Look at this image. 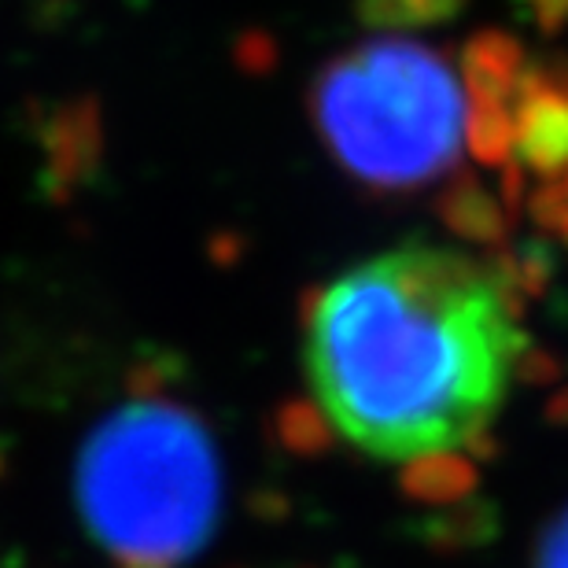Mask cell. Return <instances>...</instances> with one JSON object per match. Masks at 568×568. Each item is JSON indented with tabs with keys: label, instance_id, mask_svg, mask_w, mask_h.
I'll return each mask as SVG.
<instances>
[{
	"label": "cell",
	"instance_id": "6da1fadb",
	"mask_svg": "<svg viewBox=\"0 0 568 568\" xmlns=\"http://www.w3.org/2000/svg\"><path fill=\"white\" fill-rule=\"evenodd\" d=\"M528 328L503 277L428 241L362 258L314 292L303 373L339 443L384 465L476 450L514 399Z\"/></svg>",
	"mask_w": 568,
	"mask_h": 568
},
{
	"label": "cell",
	"instance_id": "7a4b0ae2",
	"mask_svg": "<svg viewBox=\"0 0 568 568\" xmlns=\"http://www.w3.org/2000/svg\"><path fill=\"white\" fill-rule=\"evenodd\" d=\"M78 509L119 568H178L219 517V454L174 403H130L78 458Z\"/></svg>",
	"mask_w": 568,
	"mask_h": 568
},
{
	"label": "cell",
	"instance_id": "3957f363",
	"mask_svg": "<svg viewBox=\"0 0 568 568\" xmlns=\"http://www.w3.org/2000/svg\"><path fill=\"white\" fill-rule=\"evenodd\" d=\"M311 115L344 174L403 192L450 174L462 159L469 97L439 49L373 38L317 71Z\"/></svg>",
	"mask_w": 568,
	"mask_h": 568
},
{
	"label": "cell",
	"instance_id": "277c9868",
	"mask_svg": "<svg viewBox=\"0 0 568 568\" xmlns=\"http://www.w3.org/2000/svg\"><path fill=\"white\" fill-rule=\"evenodd\" d=\"M539 568H568V514L550 528L547 542H542Z\"/></svg>",
	"mask_w": 568,
	"mask_h": 568
}]
</instances>
